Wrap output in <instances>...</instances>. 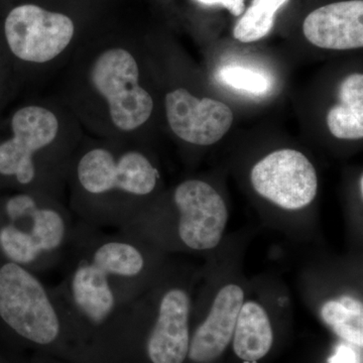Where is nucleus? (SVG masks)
I'll use <instances>...</instances> for the list:
<instances>
[{
    "instance_id": "obj_15",
    "label": "nucleus",
    "mask_w": 363,
    "mask_h": 363,
    "mask_svg": "<svg viewBox=\"0 0 363 363\" xmlns=\"http://www.w3.org/2000/svg\"><path fill=\"white\" fill-rule=\"evenodd\" d=\"M338 105L327 114V125L339 140H357L363 138V75L351 74L339 87Z\"/></svg>"
},
{
    "instance_id": "obj_6",
    "label": "nucleus",
    "mask_w": 363,
    "mask_h": 363,
    "mask_svg": "<svg viewBox=\"0 0 363 363\" xmlns=\"http://www.w3.org/2000/svg\"><path fill=\"white\" fill-rule=\"evenodd\" d=\"M0 323L23 342L51 348L76 331L54 286L13 262H0Z\"/></svg>"
},
{
    "instance_id": "obj_13",
    "label": "nucleus",
    "mask_w": 363,
    "mask_h": 363,
    "mask_svg": "<svg viewBox=\"0 0 363 363\" xmlns=\"http://www.w3.org/2000/svg\"><path fill=\"white\" fill-rule=\"evenodd\" d=\"M306 39L327 50L363 47V1L347 0L319 7L303 23Z\"/></svg>"
},
{
    "instance_id": "obj_8",
    "label": "nucleus",
    "mask_w": 363,
    "mask_h": 363,
    "mask_svg": "<svg viewBox=\"0 0 363 363\" xmlns=\"http://www.w3.org/2000/svg\"><path fill=\"white\" fill-rule=\"evenodd\" d=\"M87 77L114 128L130 133L149 121L154 100L140 84V67L130 51L112 47L100 52L93 59Z\"/></svg>"
},
{
    "instance_id": "obj_7",
    "label": "nucleus",
    "mask_w": 363,
    "mask_h": 363,
    "mask_svg": "<svg viewBox=\"0 0 363 363\" xmlns=\"http://www.w3.org/2000/svg\"><path fill=\"white\" fill-rule=\"evenodd\" d=\"M190 291L187 277L169 262L157 281L119 314L147 328L150 363H184L188 358Z\"/></svg>"
},
{
    "instance_id": "obj_21",
    "label": "nucleus",
    "mask_w": 363,
    "mask_h": 363,
    "mask_svg": "<svg viewBox=\"0 0 363 363\" xmlns=\"http://www.w3.org/2000/svg\"><path fill=\"white\" fill-rule=\"evenodd\" d=\"M362 182H363V176H360V179H359V185H360V195H362V194H363V184H362Z\"/></svg>"
},
{
    "instance_id": "obj_12",
    "label": "nucleus",
    "mask_w": 363,
    "mask_h": 363,
    "mask_svg": "<svg viewBox=\"0 0 363 363\" xmlns=\"http://www.w3.org/2000/svg\"><path fill=\"white\" fill-rule=\"evenodd\" d=\"M245 292L229 281L217 290L205 320L190 337L188 357L195 363H211L220 357L233 340Z\"/></svg>"
},
{
    "instance_id": "obj_3",
    "label": "nucleus",
    "mask_w": 363,
    "mask_h": 363,
    "mask_svg": "<svg viewBox=\"0 0 363 363\" xmlns=\"http://www.w3.org/2000/svg\"><path fill=\"white\" fill-rule=\"evenodd\" d=\"M229 220L222 196L201 180L179 184L168 204L147 206L119 230L164 253L206 252L218 247Z\"/></svg>"
},
{
    "instance_id": "obj_14",
    "label": "nucleus",
    "mask_w": 363,
    "mask_h": 363,
    "mask_svg": "<svg viewBox=\"0 0 363 363\" xmlns=\"http://www.w3.org/2000/svg\"><path fill=\"white\" fill-rule=\"evenodd\" d=\"M231 341L236 357L243 362H255L266 357L274 342V331L264 305L245 300Z\"/></svg>"
},
{
    "instance_id": "obj_11",
    "label": "nucleus",
    "mask_w": 363,
    "mask_h": 363,
    "mask_svg": "<svg viewBox=\"0 0 363 363\" xmlns=\"http://www.w3.org/2000/svg\"><path fill=\"white\" fill-rule=\"evenodd\" d=\"M164 107L171 130L192 145H214L233 123V111L225 104L211 98L199 99L184 88L169 92Z\"/></svg>"
},
{
    "instance_id": "obj_16",
    "label": "nucleus",
    "mask_w": 363,
    "mask_h": 363,
    "mask_svg": "<svg viewBox=\"0 0 363 363\" xmlns=\"http://www.w3.org/2000/svg\"><path fill=\"white\" fill-rule=\"evenodd\" d=\"M320 317L339 337L362 346L363 305L362 298L353 295H339L320 306Z\"/></svg>"
},
{
    "instance_id": "obj_18",
    "label": "nucleus",
    "mask_w": 363,
    "mask_h": 363,
    "mask_svg": "<svg viewBox=\"0 0 363 363\" xmlns=\"http://www.w3.org/2000/svg\"><path fill=\"white\" fill-rule=\"evenodd\" d=\"M218 78L229 87L250 94H266L271 87V81L264 74L247 67L224 66L218 72Z\"/></svg>"
},
{
    "instance_id": "obj_1",
    "label": "nucleus",
    "mask_w": 363,
    "mask_h": 363,
    "mask_svg": "<svg viewBox=\"0 0 363 363\" xmlns=\"http://www.w3.org/2000/svg\"><path fill=\"white\" fill-rule=\"evenodd\" d=\"M169 262L167 255L133 234L78 220L55 292L76 331L104 333Z\"/></svg>"
},
{
    "instance_id": "obj_10",
    "label": "nucleus",
    "mask_w": 363,
    "mask_h": 363,
    "mask_svg": "<svg viewBox=\"0 0 363 363\" xmlns=\"http://www.w3.org/2000/svg\"><path fill=\"white\" fill-rule=\"evenodd\" d=\"M250 181L255 192L289 211L309 206L318 192V175L311 161L298 150L267 155L253 166Z\"/></svg>"
},
{
    "instance_id": "obj_4",
    "label": "nucleus",
    "mask_w": 363,
    "mask_h": 363,
    "mask_svg": "<svg viewBox=\"0 0 363 363\" xmlns=\"http://www.w3.org/2000/svg\"><path fill=\"white\" fill-rule=\"evenodd\" d=\"M77 224L59 198L21 191L0 208V257L42 276L62 266Z\"/></svg>"
},
{
    "instance_id": "obj_9",
    "label": "nucleus",
    "mask_w": 363,
    "mask_h": 363,
    "mask_svg": "<svg viewBox=\"0 0 363 363\" xmlns=\"http://www.w3.org/2000/svg\"><path fill=\"white\" fill-rule=\"evenodd\" d=\"M4 35L11 52L26 63H50L68 49L75 35L70 16L37 4L13 7L4 21Z\"/></svg>"
},
{
    "instance_id": "obj_2",
    "label": "nucleus",
    "mask_w": 363,
    "mask_h": 363,
    "mask_svg": "<svg viewBox=\"0 0 363 363\" xmlns=\"http://www.w3.org/2000/svg\"><path fill=\"white\" fill-rule=\"evenodd\" d=\"M79 221L119 230L149 206L161 173L147 155L116 145H92L73 155L66 183Z\"/></svg>"
},
{
    "instance_id": "obj_17",
    "label": "nucleus",
    "mask_w": 363,
    "mask_h": 363,
    "mask_svg": "<svg viewBox=\"0 0 363 363\" xmlns=\"http://www.w3.org/2000/svg\"><path fill=\"white\" fill-rule=\"evenodd\" d=\"M289 0H252L233 30V35L241 43L262 40L271 32L274 16Z\"/></svg>"
},
{
    "instance_id": "obj_19",
    "label": "nucleus",
    "mask_w": 363,
    "mask_h": 363,
    "mask_svg": "<svg viewBox=\"0 0 363 363\" xmlns=\"http://www.w3.org/2000/svg\"><path fill=\"white\" fill-rule=\"evenodd\" d=\"M197 1L207 4V6L219 4V6L225 7L235 16H241L245 9V0H197Z\"/></svg>"
},
{
    "instance_id": "obj_5",
    "label": "nucleus",
    "mask_w": 363,
    "mask_h": 363,
    "mask_svg": "<svg viewBox=\"0 0 363 363\" xmlns=\"http://www.w3.org/2000/svg\"><path fill=\"white\" fill-rule=\"evenodd\" d=\"M11 126L13 136L0 143V176L21 191L60 199L73 155L57 147L59 117L43 105H26L14 112Z\"/></svg>"
},
{
    "instance_id": "obj_20",
    "label": "nucleus",
    "mask_w": 363,
    "mask_h": 363,
    "mask_svg": "<svg viewBox=\"0 0 363 363\" xmlns=\"http://www.w3.org/2000/svg\"><path fill=\"white\" fill-rule=\"evenodd\" d=\"M331 363H355V355L353 351L345 346L339 348L337 354L333 357Z\"/></svg>"
}]
</instances>
